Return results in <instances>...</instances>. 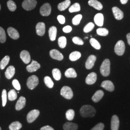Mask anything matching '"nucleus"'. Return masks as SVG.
Returning <instances> with one entry per match:
<instances>
[{
    "mask_svg": "<svg viewBox=\"0 0 130 130\" xmlns=\"http://www.w3.org/2000/svg\"><path fill=\"white\" fill-rule=\"evenodd\" d=\"M96 60V57L94 55H91L89 56L85 63V67L87 70L92 69L94 65Z\"/></svg>",
    "mask_w": 130,
    "mask_h": 130,
    "instance_id": "nucleus-11",
    "label": "nucleus"
},
{
    "mask_svg": "<svg viewBox=\"0 0 130 130\" xmlns=\"http://www.w3.org/2000/svg\"><path fill=\"white\" fill-rule=\"evenodd\" d=\"M17 97H18L17 93L14 89L11 90L8 92V98L10 101L15 100L17 98Z\"/></svg>",
    "mask_w": 130,
    "mask_h": 130,
    "instance_id": "nucleus-33",
    "label": "nucleus"
},
{
    "mask_svg": "<svg viewBox=\"0 0 130 130\" xmlns=\"http://www.w3.org/2000/svg\"><path fill=\"white\" fill-rule=\"evenodd\" d=\"M128 0H120L121 1V3L122 4V5H125L127 2H128Z\"/></svg>",
    "mask_w": 130,
    "mask_h": 130,
    "instance_id": "nucleus-51",
    "label": "nucleus"
},
{
    "mask_svg": "<svg viewBox=\"0 0 130 130\" xmlns=\"http://www.w3.org/2000/svg\"><path fill=\"white\" fill-rule=\"evenodd\" d=\"M66 118L69 121H72L75 116V112L73 109H69L66 113Z\"/></svg>",
    "mask_w": 130,
    "mask_h": 130,
    "instance_id": "nucleus-38",
    "label": "nucleus"
},
{
    "mask_svg": "<svg viewBox=\"0 0 130 130\" xmlns=\"http://www.w3.org/2000/svg\"><path fill=\"white\" fill-rule=\"evenodd\" d=\"M37 2L36 0H25L22 3V7L26 11H30L35 8Z\"/></svg>",
    "mask_w": 130,
    "mask_h": 130,
    "instance_id": "nucleus-6",
    "label": "nucleus"
},
{
    "mask_svg": "<svg viewBox=\"0 0 130 130\" xmlns=\"http://www.w3.org/2000/svg\"><path fill=\"white\" fill-rule=\"evenodd\" d=\"M10 61L9 56H6L0 62V69L1 70L5 69L6 66L8 64Z\"/></svg>",
    "mask_w": 130,
    "mask_h": 130,
    "instance_id": "nucleus-29",
    "label": "nucleus"
},
{
    "mask_svg": "<svg viewBox=\"0 0 130 130\" xmlns=\"http://www.w3.org/2000/svg\"><path fill=\"white\" fill-rule=\"evenodd\" d=\"M112 9L114 16L116 19L120 20L123 18V13L119 8L113 7Z\"/></svg>",
    "mask_w": 130,
    "mask_h": 130,
    "instance_id": "nucleus-19",
    "label": "nucleus"
},
{
    "mask_svg": "<svg viewBox=\"0 0 130 130\" xmlns=\"http://www.w3.org/2000/svg\"><path fill=\"white\" fill-rule=\"evenodd\" d=\"M65 76L67 78H75L77 77V74L74 69L70 68L66 71L65 73Z\"/></svg>",
    "mask_w": 130,
    "mask_h": 130,
    "instance_id": "nucleus-27",
    "label": "nucleus"
},
{
    "mask_svg": "<svg viewBox=\"0 0 130 130\" xmlns=\"http://www.w3.org/2000/svg\"><path fill=\"white\" fill-rule=\"evenodd\" d=\"M83 16L82 14H78L76 16H75L72 19V22L74 25H78L80 23V22L82 19Z\"/></svg>",
    "mask_w": 130,
    "mask_h": 130,
    "instance_id": "nucleus-41",
    "label": "nucleus"
},
{
    "mask_svg": "<svg viewBox=\"0 0 130 130\" xmlns=\"http://www.w3.org/2000/svg\"><path fill=\"white\" fill-rule=\"evenodd\" d=\"M36 33L38 35L42 36L45 32V25L43 22H39L36 26Z\"/></svg>",
    "mask_w": 130,
    "mask_h": 130,
    "instance_id": "nucleus-12",
    "label": "nucleus"
},
{
    "mask_svg": "<svg viewBox=\"0 0 130 130\" xmlns=\"http://www.w3.org/2000/svg\"><path fill=\"white\" fill-rule=\"evenodd\" d=\"M50 56L53 59L57 60H62L64 58V56L60 52L56 49H53L50 52Z\"/></svg>",
    "mask_w": 130,
    "mask_h": 130,
    "instance_id": "nucleus-10",
    "label": "nucleus"
},
{
    "mask_svg": "<svg viewBox=\"0 0 130 130\" xmlns=\"http://www.w3.org/2000/svg\"><path fill=\"white\" fill-rule=\"evenodd\" d=\"M104 127L105 125L103 123H99L91 130H103Z\"/></svg>",
    "mask_w": 130,
    "mask_h": 130,
    "instance_id": "nucleus-45",
    "label": "nucleus"
},
{
    "mask_svg": "<svg viewBox=\"0 0 130 130\" xmlns=\"http://www.w3.org/2000/svg\"><path fill=\"white\" fill-rule=\"evenodd\" d=\"M79 112L83 117H93L96 113V110L92 106L84 105L81 107Z\"/></svg>",
    "mask_w": 130,
    "mask_h": 130,
    "instance_id": "nucleus-1",
    "label": "nucleus"
},
{
    "mask_svg": "<svg viewBox=\"0 0 130 130\" xmlns=\"http://www.w3.org/2000/svg\"><path fill=\"white\" fill-rule=\"evenodd\" d=\"M57 34V28L55 26H52L49 29V36L51 41H54L56 40Z\"/></svg>",
    "mask_w": 130,
    "mask_h": 130,
    "instance_id": "nucleus-24",
    "label": "nucleus"
},
{
    "mask_svg": "<svg viewBox=\"0 0 130 130\" xmlns=\"http://www.w3.org/2000/svg\"><path fill=\"white\" fill-rule=\"evenodd\" d=\"M6 40V36L4 29L0 27V42L4 43Z\"/></svg>",
    "mask_w": 130,
    "mask_h": 130,
    "instance_id": "nucleus-40",
    "label": "nucleus"
},
{
    "mask_svg": "<svg viewBox=\"0 0 130 130\" xmlns=\"http://www.w3.org/2000/svg\"><path fill=\"white\" fill-rule=\"evenodd\" d=\"M20 57L21 60L23 61L24 63L26 64H28L31 60L30 56L28 52L26 50H23L20 53Z\"/></svg>",
    "mask_w": 130,
    "mask_h": 130,
    "instance_id": "nucleus-14",
    "label": "nucleus"
},
{
    "mask_svg": "<svg viewBox=\"0 0 130 130\" xmlns=\"http://www.w3.org/2000/svg\"><path fill=\"white\" fill-rule=\"evenodd\" d=\"M101 87L109 92H113L115 88L112 82L108 80L103 82L101 84Z\"/></svg>",
    "mask_w": 130,
    "mask_h": 130,
    "instance_id": "nucleus-13",
    "label": "nucleus"
},
{
    "mask_svg": "<svg viewBox=\"0 0 130 130\" xmlns=\"http://www.w3.org/2000/svg\"><path fill=\"white\" fill-rule=\"evenodd\" d=\"M12 84H13V85L14 88L16 90H17L18 91L20 90L21 86H20V85L19 81L17 79H14L12 82Z\"/></svg>",
    "mask_w": 130,
    "mask_h": 130,
    "instance_id": "nucleus-46",
    "label": "nucleus"
},
{
    "mask_svg": "<svg viewBox=\"0 0 130 130\" xmlns=\"http://www.w3.org/2000/svg\"><path fill=\"white\" fill-rule=\"evenodd\" d=\"M41 130H54V129L50 126H45L41 128Z\"/></svg>",
    "mask_w": 130,
    "mask_h": 130,
    "instance_id": "nucleus-49",
    "label": "nucleus"
},
{
    "mask_svg": "<svg viewBox=\"0 0 130 130\" xmlns=\"http://www.w3.org/2000/svg\"><path fill=\"white\" fill-rule=\"evenodd\" d=\"M44 82L45 85H46L47 87H48V88H52L53 87L54 84L50 77L48 76L45 77L44 78Z\"/></svg>",
    "mask_w": 130,
    "mask_h": 130,
    "instance_id": "nucleus-36",
    "label": "nucleus"
},
{
    "mask_svg": "<svg viewBox=\"0 0 130 130\" xmlns=\"http://www.w3.org/2000/svg\"><path fill=\"white\" fill-rule=\"evenodd\" d=\"M2 103H3V106L5 107L6 104L7 102V92L6 90L5 89H4L2 92Z\"/></svg>",
    "mask_w": 130,
    "mask_h": 130,
    "instance_id": "nucleus-43",
    "label": "nucleus"
},
{
    "mask_svg": "<svg viewBox=\"0 0 130 130\" xmlns=\"http://www.w3.org/2000/svg\"><path fill=\"white\" fill-rule=\"evenodd\" d=\"M72 30V27L70 26H67L63 28V31L65 33H70Z\"/></svg>",
    "mask_w": 130,
    "mask_h": 130,
    "instance_id": "nucleus-48",
    "label": "nucleus"
},
{
    "mask_svg": "<svg viewBox=\"0 0 130 130\" xmlns=\"http://www.w3.org/2000/svg\"><path fill=\"white\" fill-rule=\"evenodd\" d=\"M40 12L42 16L47 17L51 13V6L49 3H45L42 5L40 10Z\"/></svg>",
    "mask_w": 130,
    "mask_h": 130,
    "instance_id": "nucleus-8",
    "label": "nucleus"
},
{
    "mask_svg": "<svg viewBox=\"0 0 130 130\" xmlns=\"http://www.w3.org/2000/svg\"><path fill=\"white\" fill-rule=\"evenodd\" d=\"M78 128V126L77 124L72 122H66L63 126L64 130H77Z\"/></svg>",
    "mask_w": 130,
    "mask_h": 130,
    "instance_id": "nucleus-25",
    "label": "nucleus"
},
{
    "mask_svg": "<svg viewBox=\"0 0 130 130\" xmlns=\"http://www.w3.org/2000/svg\"><path fill=\"white\" fill-rule=\"evenodd\" d=\"M127 40H128V43L130 45V33H128L127 35Z\"/></svg>",
    "mask_w": 130,
    "mask_h": 130,
    "instance_id": "nucleus-50",
    "label": "nucleus"
},
{
    "mask_svg": "<svg viewBox=\"0 0 130 130\" xmlns=\"http://www.w3.org/2000/svg\"><path fill=\"white\" fill-rule=\"evenodd\" d=\"M41 68V65L36 61L33 60L31 63L28 65L26 68L27 70L29 72H33L36 71Z\"/></svg>",
    "mask_w": 130,
    "mask_h": 130,
    "instance_id": "nucleus-9",
    "label": "nucleus"
},
{
    "mask_svg": "<svg viewBox=\"0 0 130 130\" xmlns=\"http://www.w3.org/2000/svg\"><path fill=\"white\" fill-rule=\"evenodd\" d=\"M52 73L53 75L54 78L56 79V80H59L61 78V73L60 70L58 69H54L52 70Z\"/></svg>",
    "mask_w": 130,
    "mask_h": 130,
    "instance_id": "nucleus-32",
    "label": "nucleus"
},
{
    "mask_svg": "<svg viewBox=\"0 0 130 130\" xmlns=\"http://www.w3.org/2000/svg\"><path fill=\"white\" fill-rule=\"evenodd\" d=\"M94 27V25L92 22H90L87 24L84 28V32L88 33L91 31L93 28Z\"/></svg>",
    "mask_w": 130,
    "mask_h": 130,
    "instance_id": "nucleus-42",
    "label": "nucleus"
},
{
    "mask_svg": "<svg viewBox=\"0 0 130 130\" xmlns=\"http://www.w3.org/2000/svg\"><path fill=\"white\" fill-rule=\"evenodd\" d=\"M39 82V79L35 75H32L28 78L27 85L28 88L33 90L37 86Z\"/></svg>",
    "mask_w": 130,
    "mask_h": 130,
    "instance_id": "nucleus-4",
    "label": "nucleus"
},
{
    "mask_svg": "<svg viewBox=\"0 0 130 130\" xmlns=\"http://www.w3.org/2000/svg\"><path fill=\"white\" fill-rule=\"evenodd\" d=\"M81 53L78 51L73 52L70 54L69 58L71 61H75L78 60L81 57Z\"/></svg>",
    "mask_w": 130,
    "mask_h": 130,
    "instance_id": "nucleus-28",
    "label": "nucleus"
},
{
    "mask_svg": "<svg viewBox=\"0 0 130 130\" xmlns=\"http://www.w3.org/2000/svg\"><path fill=\"white\" fill-rule=\"evenodd\" d=\"M110 62L108 59H106L103 61L100 67V72L104 77H107L110 74Z\"/></svg>",
    "mask_w": 130,
    "mask_h": 130,
    "instance_id": "nucleus-2",
    "label": "nucleus"
},
{
    "mask_svg": "<svg viewBox=\"0 0 130 130\" xmlns=\"http://www.w3.org/2000/svg\"><path fill=\"white\" fill-rule=\"evenodd\" d=\"M15 74V68L14 66H10L6 70L5 72V77L7 79H11L13 77Z\"/></svg>",
    "mask_w": 130,
    "mask_h": 130,
    "instance_id": "nucleus-23",
    "label": "nucleus"
},
{
    "mask_svg": "<svg viewBox=\"0 0 130 130\" xmlns=\"http://www.w3.org/2000/svg\"><path fill=\"white\" fill-rule=\"evenodd\" d=\"M90 43L91 44V45L96 50H99L101 48V45L100 43L98 42L95 39L92 38L90 40Z\"/></svg>",
    "mask_w": 130,
    "mask_h": 130,
    "instance_id": "nucleus-31",
    "label": "nucleus"
},
{
    "mask_svg": "<svg viewBox=\"0 0 130 130\" xmlns=\"http://www.w3.org/2000/svg\"><path fill=\"white\" fill-rule=\"evenodd\" d=\"M7 33L10 38L14 40H18L19 38V34L18 30L12 27H9L7 29Z\"/></svg>",
    "mask_w": 130,
    "mask_h": 130,
    "instance_id": "nucleus-17",
    "label": "nucleus"
},
{
    "mask_svg": "<svg viewBox=\"0 0 130 130\" xmlns=\"http://www.w3.org/2000/svg\"><path fill=\"white\" fill-rule=\"evenodd\" d=\"M26 100L24 96H21L19 98L15 105V109L17 110H20L23 109L26 105Z\"/></svg>",
    "mask_w": 130,
    "mask_h": 130,
    "instance_id": "nucleus-18",
    "label": "nucleus"
},
{
    "mask_svg": "<svg viewBox=\"0 0 130 130\" xmlns=\"http://www.w3.org/2000/svg\"><path fill=\"white\" fill-rule=\"evenodd\" d=\"M22 127V124L19 121H14L9 125L10 130H19Z\"/></svg>",
    "mask_w": 130,
    "mask_h": 130,
    "instance_id": "nucleus-30",
    "label": "nucleus"
},
{
    "mask_svg": "<svg viewBox=\"0 0 130 130\" xmlns=\"http://www.w3.org/2000/svg\"><path fill=\"white\" fill-rule=\"evenodd\" d=\"M7 7H8V9L10 11L14 12V11H15V10L17 9V5L14 1H13L12 0L8 1L7 2Z\"/></svg>",
    "mask_w": 130,
    "mask_h": 130,
    "instance_id": "nucleus-39",
    "label": "nucleus"
},
{
    "mask_svg": "<svg viewBox=\"0 0 130 130\" xmlns=\"http://www.w3.org/2000/svg\"><path fill=\"white\" fill-rule=\"evenodd\" d=\"M98 35L101 36H106L108 34V30L106 28H98L96 30Z\"/></svg>",
    "mask_w": 130,
    "mask_h": 130,
    "instance_id": "nucleus-37",
    "label": "nucleus"
},
{
    "mask_svg": "<svg viewBox=\"0 0 130 130\" xmlns=\"http://www.w3.org/2000/svg\"><path fill=\"white\" fill-rule=\"evenodd\" d=\"M104 95V93L102 90H98L93 94L92 99L94 102H98L102 98Z\"/></svg>",
    "mask_w": 130,
    "mask_h": 130,
    "instance_id": "nucleus-21",
    "label": "nucleus"
},
{
    "mask_svg": "<svg viewBox=\"0 0 130 130\" xmlns=\"http://www.w3.org/2000/svg\"><path fill=\"white\" fill-rule=\"evenodd\" d=\"M57 20L61 24H64L65 23V18L63 15H59L57 17Z\"/></svg>",
    "mask_w": 130,
    "mask_h": 130,
    "instance_id": "nucleus-47",
    "label": "nucleus"
},
{
    "mask_svg": "<svg viewBox=\"0 0 130 130\" xmlns=\"http://www.w3.org/2000/svg\"><path fill=\"white\" fill-rule=\"evenodd\" d=\"M88 4L90 6H92L95 9L98 10L102 9L103 5L102 4L97 0H89Z\"/></svg>",
    "mask_w": 130,
    "mask_h": 130,
    "instance_id": "nucleus-22",
    "label": "nucleus"
},
{
    "mask_svg": "<svg viewBox=\"0 0 130 130\" xmlns=\"http://www.w3.org/2000/svg\"><path fill=\"white\" fill-rule=\"evenodd\" d=\"M97 79V75L95 72H92L87 76L85 82L88 85H92L94 84Z\"/></svg>",
    "mask_w": 130,
    "mask_h": 130,
    "instance_id": "nucleus-15",
    "label": "nucleus"
},
{
    "mask_svg": "<svg viewBox=\"0 0 130 130\" xmlns=\"http://www.w3.org/2000/svg\"><path fill=\"white\" fill-rule=\"evenodd\" d=\"M94 21L97 26L99 27H102L104 24L103 14L101 13H98L95 14L94 18Z\"/></svg>",
    "mask_w": 130,
    "mask_h": 130,
    "instance_id": "nucleus-20",
    "label": "nucleus"
},
{
    "mask_svg": "<svg viewBox=\"0 0 130 130\" xmlns=\"http://www.w3.org/2000/svg\"><path fill=\"white\" fill-rule=\"evenodd\" d=\"M61 95L67 99H71L73 96V93L72 89L69 86H65L61 89Z\"/></svg>",
    "mask_w": 130,
    "mask_h": 130,
    "instance_id": "nucleus-5",
    "label": "nucleus"
},
{
    "mask_svg": "<svg viewBox=\"0 0 130 130\" xmlns=\"http://www.w3.org/2000/svg\"><path fill=\"white\" fill-rule=\"evenodd\" d=\"M70 3L71 2L70 0H66L64 2L61 3L58 5V9L60 11H64L69 7V6L70 5Z\"/></svg>",
    "mask_w": 130,
    "mask_h": 130,
    "instance_id": "nucleus-26",
    "label": "nucleus"
},
{
    "mask_svg": "<svg viewBox=\"0 0 130 130\" xmlns=\"http://www.w3.org/2000/svg\"><path fill=\"white\" fill-rule=\"evenodd\" d=\"M1 9V5H0V10Z\"/></svg>",
    "mask_w": 130,
    "mask_h": 130,
    "instance_id": "nucleus-52",
    "label": "nucleus"
},
{
    "mask_svg": "<svg viewBox=\"0 0 130 130\" xmlns=\"http://www.w3.org/2000/svg\"><path fill=\"white\" fill-rule=\"evenodd\" d=\"M72 41L75 44H78V45H83L84 44V42L83 41L78 37H74L72 38Z\"/></svg>",
    "mask_w": 130,
    "mask_h": 130,
    "instance_id": "nucleus-44",
    "label": "nucleus"
},
{
    "mask_svg": "<svg viewBox=\"0 0 130 130\" xmlns=\"http://www.w3.org/2000/svg\"><path fill=\"white\" fill-rule=\"evenodd\" d=\"M125 46L124 42L120 40L117 42L115 46L114 51L115 53L118 56H122L125 52Z\"/></svg>",
    "mask_w": 130,
    "mask_h": 130,
    "instance_id": "nucleus-3",
    "label": "nucleus"
},
{
    "mask_svg": "<svg viewBox=\"0 0 130 130\" xmlns=\"http://www.w3.org/2000/svg\"><path fill=\"white\" fill-rule=\"evenodd\" d=\"M120 125V121L118 117L114 115L112 117L111 121V130H118Z\"/></svg>",
    "mask_w": 130,
    "mask_h": 130,
    "instance_id": "nucleus-16",
    "label": "nucleus"
},
{
    "mask_svg": "<svg viewBox=\"0 0 130 130\" xmlns=\"http://www.w3.org/2000/svg\"><path fill=\"white\" fill-rule=\"evenodd\" d=\"M58 43L61 48H64L67 45V39L64 36H61L58 40Z\"/></svg>",
    "mask_w": 130,
    "mask_h": 130,
    "instance_id": "nucleus-34",
    "label": "nucleus"
},
{
    "mask_svg": "<svg viewBox=\"0 0 130 130\" xmlns=\"http://www.w3.org/2000/svg\"><path fill=\"white\" fill-rule=\"evenodd\" d=\"M40 115V111L37 109H34L29 112L27 115V119L28 123H32L35 121Z\"/></svg>",
    "mask_w": 130,
    "mask_h": 130,
    "instance_id": "nucleus-7",
    "label": "nucleus"
},
{
    "mask_svg": "<svg viewBox=\"0 0 130 130\" xmlns=\"http://www.w3.org/2000/svg\"><path fill=\"white\" fill-rule=\"evenodd\" d=\"M80 10V5L79 3H75L73 5H72L69 8V12L70 13H73L79 12Z\"/></svg>",
    "mask_w": 130,
    "mask_h": 130,
    "instance_id": "nucleus-35",
    "label": "nucleus"
},
{
    "mask_svg": "<svg viewBox=\"0 0 130 130\" xmlns=\"http://www.w3.org/2000/svg\"><path fill=\"white\" fill-rule=\"evenodd\" d=\"M0 130H2V129H1V128L0 127Z\"/></svg>",
    "mask_w": 130,
    "mask_h": 130,
    "instance_id": "nucleus-53",
    "label": "nucleus"
}]
</instances>
